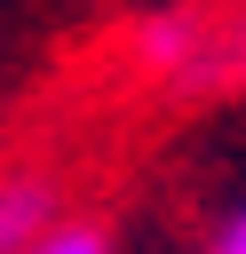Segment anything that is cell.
<instances>
[{
  "instance_id": "obj_2",
  "label": "cell",
  "mask_w": 246,
  "mask_h": 254,
  "mask_svg": "<svg viewBox=\"0 0 246 254\" xmlns=\"http://www.w3.org/2000/svg\"><path fill=\"white\" fill-rule=\"evenodd\" d=\"M48 230H56V183L8 175L0 183V254H32Z\"/></svg>"
},
{
  "instance_id": "obj_1",
  "label": "cell",
  "mask_w": 246,
  "mask_h": 254,
  "mask_svg": "<svg viewBox=\"0 0 246 254\" xmlns=\"http://www.w3.org/2000/svg\"><path fill=\"white\" fill-rule=\"evenodd\" d=\"M206 56V16L198 8H151L135 24V64L159 79H190V64Z\"/></svg>"
},
{
  "instance_id": "obj_3",
  "label": "cell",
  "mask_w": 246,
  "mask_h": 254,
  "mask_svg": "<svg viewBox=\"0 0 246 254\" xmlns=\"http://www.w3.org/2000/svg\"><path fill=\"white\" fill-rule=\"evenodd\" d=\"M32 254H111V246H103V230H95V222H56Z\"/></svg>"
},
{
  "instance_id": "obj_4",
  "label": "cell",
  "mask_w": 246,
  "mask_h": 254,
  "mask_svg": "<svg viewBox=\"0 0 246 254\" xmlns=\"http://www.w3.org/2000/svg\"><path fill=\"white\" fill-rule=\"evenodd\" d=\"M206 254H246V198L222 214V230H214V246H206Z\"/></svg>"
}]
</instances>
